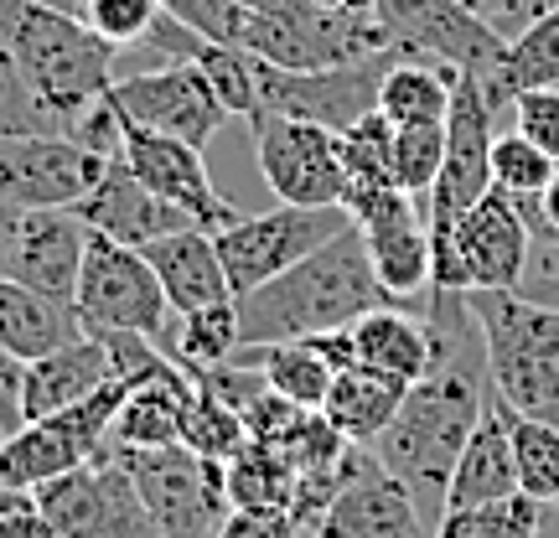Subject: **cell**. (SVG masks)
Segmentation results:
<instances>
[{
	"instance_id": "cell-22",
	"label": "cell",
	"mask_w": 559,
	"mask_h": 538,
	"mask_svg": "<svg viewBox=\"0 0 559 538\" xmlns=\"http://www.w3.org/2000/svg\"><path fill=\"white\" fill-rule=\"evenodd\" d=\"M140 254L151 260L160 290H166V306H171L177 316H192V311H202V306L234 300V285H228V270H223L218 239H213L207 228L166 234V239L145 243Z\"/></svg>"
},
{
	"instance_id": "cell-48",
	"label": "cell",
	"mask_w": 559,
	"mask_h": 538,
	"mask_svg": "<svg viewBox=\"0 0 559 538\" xmlns=\"http://www.w3.org/2000/svg\"><path fill=\"white\" fill-rule=\"evenodd\" d=\"M16 239H21V207H11V202L0 198V279H11Z\"/></svg>"
},
{
	"instance_id": "cell-34",
	"label": "cell",
	"mask_w": 559,
	"mask_h": 538,
	"mask_svg": "<svg viewBox=\"0 0 559 538\" xmlns=\"http://www.w3.org/2000/svg\"><path fill=\"white\" fill-rule=\"evenodd\" d=\"M239 347H243L239 300H223V306H202L192 316H181L177 337H171V358L192 373V368H223V362H234Z\"/></svg>"
},
{
	"instance_id": "cell-42",
	"label": "cell",
	"mask_w": 559,
	"mask_h": 538,
	"mask_svg": "<svg viewBox=\"0 0 559 538\" xmlns=\"http://www.w3.org/2000/svg\"><path fill=\"white\" fill-rule=\"evenodd\" d=\"M181 26H192L198 37L223 41V47H239L243 37V5L239 0H160Z\"/></svg>"
},
{
	"instance_id": "cell-44",
	"label": "cell",
	"mask_w": 559,
	"mask_h": 538,
	"mask_svg": "<svg viewBox=\"0 0 559 538\" xmlns=\"http://www.w3.org/2000/svg\"><path fill=\"white\" fill-rule=\"evenodd\" d=\"M218 538H306L290 507H228Z\"/></svg>"
},
{
	"instance_id": "cell-41",
	"label": "cell",
	"mask_w": 559,
	"mask_h": 538,
	"mask_svg": "<svg viewBox=\"0 0 559 538\" xmlns=\"http://www.w3.org/2000/svg\"><path fill=\"white\" fill-rule=\"evenodd\" d=\"M156 16H160V0H88L83 5V21L109 47H145Z\"/></svg>"
},
{
	"instance_id": "cell-19",
	"label": "cell",
	"mask_w": 559,
	"mask_h": 538,
	"mask_svg": "<svg viewBox=\"0 0 559 538\" xmlns=\"http://www.w3.org/2000/svg\"><path fill=\"white\" fill-rule=\"evenodd\" d=\"M88 239H94V228H88L73 207L21 213V239H16V260H11V279L73 306L83 260H88Z\"/></svg>"
},
{
	"instance_id": "cell-15",
	"label": "cell",
	"mask_w": 559,
	"mask_h": 538,
	"mask_svg": "<svg viewBox=\"0 0 559 538\" xmlns=\"http://www.w3.org/2000/svg\"><path fill=\"white\" fill-rule=\"evenodd\" d=\"M120 156L160 202L181 207L198 228L223 234V228H234V223H239L234 202L223 198L218 187H213V177H207V160H202L198 145L171 140V135H156V130H140V124H124Z\"/></svg>"
},
{
	"instance_id": "cell-40",
	"label": "cell",
	"mask_w": 559,
	"mask_h": 538,
	"mask_svg": "<svg viewBox=\"0 0 559 538\" xmlns=\"http://www.w3.org/2000/svg\"><path fill=\"white\" fill-rule=\"evenodd\" d=\"M440 160H445V124L394 130V181H400V192L425 202L440 177Z\"/></svg>"
},
{
	"instance_id": "cell-20",
	"label": "cell",
	"mask_w": 559,
	"mask_h": 538,
	"mask_svg": "<svg viewBox=\"0 0 559 538\" xmlns=\"http://www.w3.org/2000/svg\"><path fill=\"white\" fill-rule=\"evenodd\" d=\"M73 213H79L94 234H104V239H115V243H130V249H145V243L166 239V234H181V228H198L181 207L160 202L156 192L124 166V156L109 160L104 181L73 207Z\"/></svg>"
},
{
	"instance_id": "cell-10",
	"label": "cell",
	"mask_w": 559,
	"mask_h": 538,
	"mask_svg": "<svg viewBox=\"0 0 559 538\" xmlns=\"http://www.w3.org/2000/svg\"><path fill=\"white\" fill-rule=\"evenodd\" d=\"M37 502L62 538H160L115 445L79 471L37 487Z\"/></svg>"
},
{
	"instance_id": "cell-27",
	"label": "cell",
	"mask_w": 559,
	"mask_h": 538,
	"mask_svg": "<svg viewBox=\"0 0 559 538\" xmlns=\"http://www.w3.org/2000/svg\"><path fill=\"white\" fill-rule=\"evenodd\" d=\"M353 347L362 368H379L389 379L419 383L430 373V332L425 316H409L400 306H379L362 321H353Z\"/></svg>"
},
{
	"instance_id": "cell-52",
	"label": "cell",
	"mask_w": 559,
	"mask_h": 538,
	"mask_svg": "<svg viewBox=\"0 0 559 538\" xmlns=\"http://www.w3.org/2000/svg\"><path fill=\"white\" fill-rule=\"evenodd\" d=\"M544 419H549V425H559V404H555V409H544Z\"/></svg>"
},
{
	"instance_id": "cell-21",
	"label": "cell",
	"mask_w": 559,
	"mask_h": 538,
	"mask_svg": "<svg viewBox=\"0 0 559 538\" xmlns=\"http://www.w3.org/2000/svg\"><path fill=\"white\" fill-rule=\"evenodd\" d=\"M115 379L120 373H115V358H109V342L88 332V337L68 342V347L47 352V358L26 362V373H21V415L26 419L62 415L73 404L94 399Z\"/></svg>"
},
{
	"instance_id": "cell-30",
	"label": "cell",
	"mask_w": 559,
	"mask_h": 538,
	"mask_svg": "<svg viewBox=\"0 0 559 538\" xmlns=\"http://www.w3.org/2000/svg\"><path fill=\"white\" fill-rule=\"evenodd\" d=\"M223 477H228V507H296L300 471L280 445L243 440L239 456L223 461Z\"/></svg>"
},
{
	"instance_id": "cell-12",
	"label": "cell",
	"mask_w": 559,
	"mask_h": 538,
	"mask_svg": "<svg viewBox=\"0 0 559 538\" xmlns=\"http://www.w3.org/2000/svg\"><path fill=\"white\" fill-rule=\"evenodd\" d=\"M492 104L481 94L477 79L456 73L451 115H445V160L440 177L425 198V223L430 228H456L487 192H492Z\"/></svg>"
},
{
	"instance_id": "cell-23",
	"label": "cell",
	"mask_w": 559,
	"mask_h": 538,
	"mask_svg": "<svg viewBox=\"0 0 559 538\" xmlns=\"http://www.w3.org/2000/svg\"><path fill=\"white\" fill-rule=\"evenodd\" d=\"M519 492V466H513V435H508V404L492 388L487 415L477 419V430L461 451L451 487H445V513L451 507H481V502H502ZM440 513V518H445Z\"/></svg>"
},
{
	"instance_id": "cell-32",
	"label": "cell",
	"mask_w": 559,
	"mask_h": 538,
	"mask_svg": "<svg viewBox=\"0 0 559 538\" xmlns=\"http://www.w3.org/2000/svg\"><path fill=\"white\" fill-rule=\"evenodd\" d=\"M342 166H347V207H358L373 192L400 187L394 181V124L379 109L362 115L353 130H342Z\"/></svg>"
},
{
	"instance_id": "cell-5",
	"label": "cell",
	"mask_w": 559,
	"mask_h": 538,
	"mask_svg": "<svg viewBox=\"0 0 559 538\" xmlns=\"http://www.w3.org/2000/svg\"><path fill=\"white\" fill-rule=\"evenodd\" d=\"M373 16L389 32L394 52L456 68L466 79H477L481 88H492L502 58H508V37L461 0H379Z\"/></svg>"
},
{
	"instance_id": "cell-2",
	"label": "cell",
	"mask_w": 559,
	"mask_h": 538,
	"mask_svg": "<svg viewBox=\"0 0 559 538\" xmlns=\"http://www.w3.org/2000/svg\"><path fill=\"white\" fill-rule=\"evenodd\" d=\"M0 37L11 41L41 109L62 120L68 135L115 88L109 68H115L120 47H109L83 16H68V11H52L37 0H0Z\"/></svg>"
},
{
	"instance_id": "cell-36",
	"label": "cell",
	"mask_w": 559,
	"mask_h": 538,
	"mask_svg": "<svg viewBox=\"0 0 559 538\" xmlns=\"http://www.w3.org/2000/svg\"><path fill=\"white\" fill-rule=\"evenodd\" d=\"M539 507L544 502L523 498V492L481 502V507H451L436 523V538H539Z\"/></svg>"
},
{
	"instance_id": "cell-13",
	"label": "cell",
	"mask_w": 559,
	"mask_h": 538,
	"mask_svg": "<svg viewBox=\"0 0 559 538\" xmlns=\"http://www.w3.org/2000/svg\"><path fill=\"white\" fill-rule=\"evenodd\" d=\"M115 156L88 151L73 135H21L0 140V198L37 213V207H79L104 181Z\"/></svg>"
},
{
	"instance_id": "cell-9",
	"label": "cell",
	"mask_w": 559,
	"mask_h": 538,
	"mask_svg": "<svg viewBox=\"0 0 559 538\" xmlns=\"http://www.w3.org/2000/svg\"><path fill=\"white\" fill-rule=\"evenodd\" d=\"M73 311H79L83 332H94V337L99 332H135V337L156 342L166 332V311L171 306H166V290H160L156 270H151V260L140 249L94 234Z\"/></svg>"
},
{
	"instance_id": "cell-14",
	"label": "cell",
	"mask_w": 559,
	"mask_h": 538,
	"mask_svg": "<svg viewBox=\"0 0 559 538\" xmlns=\"http://www.w3.org/2000/svg\"><path fill=\"white\" fill-rule=\"evenodd\" d=\"M109 104L120 109L124 124L187 140L198 151L228 120V109L218 104V94H213V83H207V73L198 62H166L156 73H130V79H120L109 88Z\"/></svg>"
},
{
	"instance_id": "cell-33",
	"label": "cell",
	"mask_w": 559,
	"mask_h": 538,
	"mask_svg": "<svg viewBox=\"0 0 559 538\" xmlns=\"http://www.w3.org/2000/svg\"><path fill=\"white\" fill-rule=\"evenodd\" d=\"M508 435H513L519 492L559 507V425H549L544 415H519V409L508 404Z\"/></svg>"
},
{
	"instance_id": "cell-47",
	"label": "cell",
	"mask_w": 559,
	"mask_h": 538,
	"mask_svg": "<svg viewBox=\"0 0 559 538\" xmlns=\"http://www.w3.org/2000/svg\"><path fill=\"white\" fill-rule=\"evenodd\" d=\"M477 11L492 21V26H498L508 41L519 37V32H523V26H528L534 16H539V11H534V0H477Z\"/></svg>"
},
{
	"instance_id": "cell-7",
	"label": "cell",
	"mask_w": 559,
	"mask_h": 538,
	"mask_svg": "<svg viewBox=\"0 0 559 538\" xmlns=\"http://www.w3.org/2000/svg\"><path fill=\"white\" fill-rule=\"evenodd\" d=\"M342 228H353L347 207H290L285 202V207L239 218L234 228L213 234L223 254V270H228V285H234V300L270 285V279L285 275L306 254H317L321 243H332Z\"/></svg>"
},
{
	"instance_id": "cell-18",
	"label": "cell",
	"mask_w": 559,
	"mask_h": 538,
	"mask_svg": "<svg viewBox=\"0 0 559 538\" xmlns=\"http://www.w3.org/2000/svg\"><path fill=\"white\" fill-rule=\"evenodd\" d=\"M456 249L461 264H466V279L472 290H519L528 279V249H534V234L528 223L519 218L513 198H502L498 187L456 223Z\"/></svg>"
},
{
	"instance_id": "cell-38",
	"label": "cell",
	"mask_w": 559,
	"mask_h": 538,
	"mask_svg": "<svg viewBox=\"0 0 559 538\" xmlns=\"http://www.w3.org/2000/svg\"><path fill=\"white\" fill-rule=\"evenodd\" d=\"M198 68L207 73L218 104L234 115V120H254L260 115V79H254V52L243 47H223V41H207L202 47Z\"/></svg>"
},
{
	"instance_id": "cell-43",
	"label": "cell",
	"mask_w": 559,
	"mask_h": 538,
	"mask_svg": "<svg viewBox=\"0 0 559 538\" xmlns=\"http://www.w3.org/2000/svg\"><path fill=\"white\" fill-rule=\"evenodd\" d=\"M513 130L534 140L544 156L559 160V83L523 88L519 99H513Z\"/></svg>"
},
{
	"instance_id": "cell-26",
	"label": "cell",
	"mask_w": 559,
	"mask_h": 538,
	"mask_svg": "<svg viewBox=\"0 0 559 538\" xmlns=\"http://www.w3.org/2000/svg\"><path fill=\"white\" fill-rule=\"evenodd\" d=\"M404 394H409V383L404 379H389V373H379V368L353 362V368H342L337 379H332V394H326V404H321V415L332 419L353 445H373V440L394 425Z\"/></svg>"
},
{
	"instance_id": "cell-28",
	"label": "cell",
	"mask_w": 559,
	"mask_h": 538,
	"mask_svg": "<svg viewBox=\"0 0 559 538\" xmlns=\"http://www.w3.org/2000/svg\"><path fill=\"white\" fill-rule=\"evenodd\" d=\"M451 94H456V68L400 58L389 73H383L379 115L394 124V130H409V124H445Z\"/></svg>"
},
{
	"instance_id": "cell-11",
	"label": "cell",
	"mask_w": 559,
	"mask_h": 538,
	"mask_svg": "<svg viewBox=\"0 0 559 538\" xmlns=\"http://www.w3.org/2000/svg\"><path fill=\"white\" fill-rule=\"evenodd\" d=\"M254 130V160L270 192L290 207H347V166H342V135L326 124L290 120V115H260Z\"/></svg>"
},
{
	"instance_id": "cell-39",
	"label": "cell",
	"mask_w": 559,
	"mask_h": 538,
	"mask_svg": "<svg viewBox=\"0 0 559 538\" xmlns=\"http://www.w3.org/2000/svg\"><path fill=\"white\" fill-rule=\"evenodd\" d=\"M559 160L544 156L539 145L519 130H508V135L492 140V187L508 192V198H539L544 187L555 181Z\"/></svg>"
},
{
	"instance_id": "cell-46",
	"label": "cell",
	"mask_w": 559,
	"mask_h": 538,
	"mask_svg": "<svg viewBox=\"0 0 559 538\" xmlns=\"http://www.w3.org/2000/svg\"><path fill=\"white\" fill-rule=\"evenodd\" d=\"M21 368L5 347H0V435H16L21 425H26V415H21Z\"/></svg>"
},
{
	"instance_id": "cell-35",
	"label": "cell",
	"mask_w": 559,
	"mask_h": 538,
	"mask_svg": "<svg viewBox=\"0 0 559 538\" xmlns=\"http://www.w3.org/2000/svg\"><path fill=\"white\" fill-rule=\"evenodd\" d=\"M243 440H249V430H243L239 409L223 404L207 383L192 379V404H187V419H181V445H187L192 456L234 461Z\"/></svg>"
},
{
	"instance_id": "cell-51",
	"label": "cell",
	"mask_w": 559,
	"mask_h": 538,
	"mask_svg": "<svg viewBox=\"0 0 559 538\" xmlns=\"http://www.w3.org/2000/svg\"><path fill=\"white\" fill-rule=\"evenodd\" d=\"M37 5H52V11H68V16H83L88 0H37Z\"/></svg>"
},
{
	"instance_id": "cell-45",
	"label": "cell",
	"mask_w": 559,
	"mask_h": 538,
	"mask_svg": "<svg viewBox=\"0 0 559 538\" xmlns=\"http://www.w3.org/2000/svg\"><path fill=\"white\" fill-rule=\"evenodd\" d=\"M0 538H62V534L47 523L37 492L0 487Z\"/></svg>"
},
{
	"instance_id": "cell-24",
	"label": "cell",
	"mask_w": 559,
	"mask_h": 538,
	"mask_svg": "<svg viewBox=\"0 0 559 538\" xmlns=\"http://www.w3.org/2000/svg\"><path fill=\"white\" fill-rule=\"evenodd\" d=\"M187 404H192V373L187 368H171V373H156V379H130L120 415H115V430H109V445L115 451L181 445Z\"/></svg>"
},
{
	"instance_id": "cell-50",
	"label": "cell",
	"mask_w": 559,
	"mask_h": 538,
	"mask_svg": "<svg viewBox=\"0 0 559 538\" xmlns=\"http://www.w3.org/2000/svg\"><path fill=\"white\" fill-rule=\"evenodd\" d=\"M317 5L342 11V16H373V5H379V0H317Z\"/></svg>"
},
{
	"instance_id": "cell-16",
	"label": "cell",
	"mask_w": 559,
	"mask_h": 538,
	"mask_svg": "<svg viewBox=\"0 0 559 538\" xmlns=\"http://www.w3.org/2000/svg\"><path fill=\"white\" fill-rule=\"evenodd\" d=\"M353 223L368 239V254H373V270H379V285L389 290V300H415L430 290V223H425V202L389 187V192H373L362 198L358 207H347Z\"/></svg>"
},
{
	"instance_id": "cell-6",
	"label": "cell",
	"mask_w": 559,
	"mask_h": 538,
	"mask_svg": "<svg viewBox=\"0 0 559 538\" xmlns=\"http://www.w3.org/2000/svg\"><path fill=\"white\" fill-rule=\"evenodd\" d=\"M130 477L140 487V502L156 523L160 538H218L228 518V477L223 461L192 456L187 445L166 451H120Z\"/></svg>"
},
{
	"instance_id": "cell-31",
	"label": "cell",
	"mask_w": 559,
	"mask_h": 538,
	"mask_svg": "<svg viewBox=\"0 0 559 538\" xmlns=\"http://www.w3.org/2000/svg\"><path fill=\"white\" fill-rule=\"evenodd\" d=\"M234 362L260 368L264 379H270V388H275V394H285L290 404H300V409H321V404H326V394H332V379H337V373L321 362V352L311 347V342L239 347V352H234Z\"/></svg>"
},
{
	"instance_id": "cell-8",
	"label": "cell",
	"mask_w": 559,
	"mask_h": 538,
	"mask_svg": "<svg viewBox=\"0 0 559 538\" xmlns=\"http://www.w3.org/2000/svg\"><path fill=\"white\" fill-rule=\"evenodd\" d=\"M404 52H373L362 62H342V68H317V73H290L275 62L254 58V79H260V115H290V120H311L326 130H353L362 115L379 109L383 73L400 62ZM254 115V120H260ZM249 120V124H254Z\"/></svg>"
},
{
	"instance_id": "cell-29",
	"label": "cell",
	"mask_w": 559,
	"mask_h": 538,
	"mask_svg": "<svg viewBox=\"0 0 559 538\" xmlns=\"http://www.w3.org/2000/svg\"><path fill=\"white\" fill-rule=\"evenodd\" d=\"M544 83H559V5L544 11L523 26L519 37L508 41V58H502L492 88H481L492 109H513L523 88H544Z\"/></svg>"
},
{
	"instance_id": "cell-37",
	"label": "cell",
	"mask_w": 559,
	"mask_h": 538,
	"mask_svg": "<svg viewBox=\"0 0 559 538\" xmlns=\"http://www.w3.org/2000/svg\"><path fill=\"white\" fill-rule=\"evenodd\" d=\"M21 135H68L62 120H52L41 99L32 94V83L21 73L11 41L0 37V140H21Z\"/></svg>"
},
{
	"instance_id": "cell-25",
	"label": "cell",
	"mask_w": 559,
	"mask_h": 538,
	"mask_svg": "<svg viewBox=\"0 0 559 538\" xmlns=\"http://www.w3.org/2000/svg\"><path fill=\"white\" fill-rule=\"evenodd\" d=\"M79 337H88V332H83L79 311H73L68 300L41 296V290L21 285V279H0V347H5L21 368L47 358V352H58V347H68V342H79Z\"/></svg>"
},
{
	"instance_id": "cell-1",
	"label": "cell",
	"mask_w": 559,
	"mask_h": 538,
	"mask_svg": "<svg viewBox=\"0 0 559 538\" xmlns=\"http://www.w3.org/2000/svg\"><path fill=\"white\" fill-rule=\"evenodd\" d=\"M379 306H394V300L379 285L368 239L353 223L332 243H321L317 254L290 264L285 275H275L260 290H249L239 300V332L243 347L306 342L321 337V332H337V326H353V321H362Z\"/></svg>"
},
{
	"instance_id": "cell-4",
	"label": "cell",
	"mask_w": 559,
	"mask_h": 538,
	"mask_svg": "<svg viewBox=\"0 0 559 538\" xmlns=\"http://www.w3.org/2000/svg\"><path fill=\"white\" fill-rule=\"evenodd\" d=\"M124 388H130V379H115L94 399L73 404L62 415L26 419L16 435H0V487L37 492L47 481H58L68 471L88 466L94 456H104L115 415H120V404H124Z\"/></svg>"
},
{
	"instance_id": "cell-17",
	"label": "cell",
	"mask_w": 559,
	"mask_h": 538,
	"mask_svg": "<svg viewBox=\"0 0 559 538\" xmlns=\"http://www.w3.org/2000/svg\"><path fill=\"white\" fill-rule=\"evenodd\" d=\"M311 538H436L425 507L400 477H389L379 456L362 445L353 477L342 481L332 507L321 513Z\"/></svg>"
},
{
	"instance_id": "cell-3",
	"label": "cell",
	"mask_w": 559,
	"mask_h": 538,
	"mask_svg": "<svg viewBox=\"0 0 559 538\" xmlns=\"http://www.w3.org/2000/svg\"><path fill=\"white\" fill-rule=\"evenodd\" d=\"M481 321L492 388L519 415H544L559 404V311L523 290H472Z\"/></svg>"
},
{
	"instance_id": "cell-49",
	"label": "cell",
	"mask_w": 559,
	"mask_h": 538,
	"mask_svg": "<svg viewBox=\"0 0 559 538\" xmlns=\"http://www.w3.org/2000/svg\"><path fill=\"white\" fill-rule=\"evenodd\" d=\"M539 207H544V223H549V234H555V249H559V171L555 181L539 192Z\"/></svg>"
}]
</instances>
